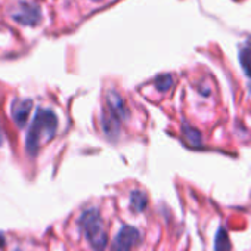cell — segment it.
I'll list each match as a JSON object with an SVG mask.
<instances>
[{
	"label": "cell",
	"instance_id": "obj_1",
	"mask_svg": "<svg viewBox=\"0 0 251 251\" xmlns=\"http://www.w3.org/2000/svg\"><path fill=\"white\" fill-rule=\"evenodd\" d=\"M58 129V117L50 109H39L27 136V152L36 155L42 142L50 141Z\"/></svg>",
	"mask_w": 251,
	"mask_h": 251
},
{
	"label": "cell",
	"instance_id": "obj_2",
	"mask_svg": "<svg viewBox=\"0 0 251 251\" xmlns=\"http://www.w3.org/2000/svg\"><path fill=\"white\" fill-rule=\"evenodd\" d=\"M80 225L93 251H105L108 245V232L103 226L99 211L96 208L84 211L80 217Z\"/></svg>",
	"mask_w": 251,
	"mask_h": 251
},
{
	"label": "cell",
	"instance_id": "obj_3",
	"mask_svg": "<svg viewBox=\"0 0 251 251\" xmlns=\"http://www.w3.org/2000/svg\"><path fill=\"white\" fill-rule=\"evenodd\" d=\"M141 233L133 226H123L112 242V251H132L139 242Z\"/></svg>",
	"mask_w": 251,
	"mask_h": 251
},
{
	"label": "cell",
	"instance_id": "obj_4",
	"mask_svg": "<svg viewBox=\"0 0 251 251\" xmlns=\"http://www.w3.org/2000/svg\"><path fill=\"white\" fill-rule=\"evenodd\" d=\"M14 20L24 25H37L42 20V14L39 8L30 5V3H21L18 6V11L14 14Z\"/></svg>",
	"mask_w": 251,
	"mask_h": 251
},
{
	"label": "cell",
	"instance_id": "obj_5",
	"mask_svg": "<svg viewBox=\"0 0 251 251\" xmlns=\"http://www.w3.org/2000/svg\"><path fill=\"white\" fill-rule=\"evenodd\" d=\"M31 106H33V100L30 99H23V100H15L12 105V117L15 120V123L23 127V126L27 123L30 112H31Z\"/></svg>",
	"mask_w": 251,
	"mask_h": 251
},
{
	"label": "cell",
	"instance_id": "obj_6",
	"mask_svg": "<svg viewBox=\"0 0 251 251\" xmlns=\"http://www.w3.org/2000/svg\"><path fill=\"white\" fill-rule=\"evenodd\" d=\"M106 103H108V109L115 114L120 120L126 118L129 115L127 112V108H126V103L121 98V95L115 90H109L108 95H106Z\"/></svg>",
	"mask_w": 251,
	"mask_h": 251
},
{
	"label": "cell",
	"instance_id": "obj_7",
	"mask_svg": "<svg viewBox=\"0 0 251 251\" xmlns=\"http://www.w3.org/2000/svg\"><path fill=\"white\" fill-rule=\"evenodd\" d=\"M102 124H103V130L106 135L112 136V135H117L118 133V129H120V118L112 114L109 109L105 111V114L102 115Z\"/></svg>",
	"mask_w": 251,
	"mask_h": 251
},
{
	"label": "cell",
	"instance_id": "obj_8",
	"mask_svg": "<svg viewBox=\"0 0 251 251\" xmlns=\"http://www.w3.org/2000/svg\"><path fill=\"white\" fill-rule=\"evenodd\" d=\"M147 204H148V197L145 192L142 191H132L130 194V207L133 211L136 213H141L147 208Z\"/></svg>",
	"mask_w": 251,
	"mask_h": 251
},
{
	"label": "cell",
	"instance_id": "obj_9",
	"mask_svg": "<svg viewBox=\"0 0 251 251\" xmlns=\"http://www.w3.org/2000/svg\"><path fill=\"white\" fill-rule=\"evenodd\" d=\"M214 251H230V239L227 232L220 227L214 238Z\"/></svg>",
	"mask_w": 251,
	"mask_h": 251
},
{
	"label": "cell",
	"instance_id": "obj_10",
	"mask_svg": "<svg viewBox=\"0 0 251 251\" xmlns=\"http://www.w3.org/2000/svg\"><path fill=\"white\" fill-rule=\"evenodd\" d=\"M182 132H183V136H185V139H186V142L189 145H192V147H200L201 145L202 136L197 129L191 127V126H188V124H183Z\"/></svg>",
	"mask_w": 251,
	"mask_h": 251
},
{
	"label": "cell",
	"instance_id": "obj_11",
	"mask_svg": "<svg viewBox=\"0 0 251 251\" xmlns=\"http://www.w3.org/2000/svg\"><path fill=\"white\" fill-rule=\"evenodd\" d=\"M239 61H241V65L245 71V74L248 77H251V46H247V48H242L241 52H239Z\"/></svg>",
	"mask_w": 251,
	"mask_h": 251
},
{
	"label": "cell",
	"instance_id": "obj_12",
	"mask_svg": "<svg viewBox=\"0 0 251 251\" xmlns=\"http://www.w3.org/2000/svg\"><path fill=\"white\" fill-rule=\"evenodd\" d=\"M173 86V77L170 74H161L155 78V87L160 92H167Z\"/></svg>",
	"mask_w": 251,
	"mask_h": 251
},
{
	"label": "cell",
	"instance_id": "obj_13",
	"mask_svg": "<svg viewBox=\"0 0 251 251\" xmlns=\"http://www.w3.org/2000/svg\"><path fill=\"white\" fill-rule=\"evenodd\" d=\"M93 2H100V0H93Z\"/></svg>",
	"mask_w": 251,
	"mask_h": 251
}]
</instances>
